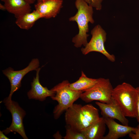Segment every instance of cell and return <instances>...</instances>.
Wrapping results in <instances>:
<instances>
[{"label": "cell", "mask_w": 139, "mask_h": 139, "mask_svg": "<svg viewBox=\"0 0 139 139\" xmlns=\"http://www.w3.org/2000/svg\"><path fill=\"white\" fill-rule=\"evenodd\" d=\"M97 79L87 77L83 71L81 76L75 82L70 84V86L72 90L83 92L93 86L97 82Z\"/></svg>", "instance_id": "obj_16"}, {"label": "cell", "mask_w": 139, "mask_h": 139, "mask_svg": "<svg viewBox=\"0 0 139 139\" xmlns=\"http://www.w3.org/2000/svg\"><path fill=\"white\" fill-rule=\"evenodd\" d=\"M79 104H74L65 111V119L66 125L82 132L90 124L85 119Z\"/></svg>", "instance_id": "obj_8"}, {"label": "cell", "mask_w": 139, "mask_h": 139, "mask_svg": "<svg viewBox=\"0 0 139 139\" xmlns=\"http://www.w3.org/2000/svg\"><path fill=\"white\" fill-rule=\"evenodd\" d=\"M136 89L138 93V97L137 104V115L136 118L139 124V86L136 88Z\"/></svg>", "instance_id": "obj_21"}, {"label": "cell", "mask_w": 139, "mask_h": 139, "mask_svg": "<svg viewBox=\"0 0 139 139\" xmlns=\"http://www.w3.org/2000/svg\"><path fill=\"white\" fill-rule=\"evenodd\" d=\"M41 68H38L36 70L35 77L31 82V88L28 92L27 95L30 99H35L41 101L45 100L48 97H52L55 94V92L51 89L49 90L46 87L43 86L39 81V72Z\"/></svg>", "instance_id": "obj_10"}, {"label": "cell", "mask_w": 139, "mask_h": 139, "mask_svg": "<svg viewBox=\"0 0 139 139\" xmlns=\"http://www.w3.org/2000/svg\"><path fill=\"white\" fill-rule=\"evenodd\" d=\"M66 134L64 139H86L82 132H79L66 125L65 126Z\"/></svg>", "instance_id": "obj_18"}, {"label": "cell", "mask_w": 139, "mask_h": 139, "mask_svg": "<svg viewBox=\"0 0 139 139\" xmlns=\"http://www.w3.org/2000/svg\"><path fill=\"white\" fill-rule=\"evenodd\" d=\"M132 139H139V124L133 131L128 134Z\"/></svg>", "instance_id": "obj_20"}, {"label": "cell", "mask_w": 139, "mask_h": 139, "mask_svg": "<svg viewBox=\"0 0 139 139\" xmlns=\"http://www.w3.org/2000/svg\"><path fill=\"white\" fill-rule=\"evenodd\" d=\"M0 139H8L9 138L7 137L3 133L2 131H0Z\"/></svg>", "instance_id": "obj_22"}, {"label": "cell", "mask_w": 139, "mask_h": 139, "mask_svg": "<svg viewBox=\"0 0 139 139\" xmlns=\"http://www.w3.org/2000/svg\"><path fill=\"white\" fill-rule=\"evenodd\" d=\"M89 5L95 8L97 10L102 9V3L103 0H84Z\"/></svg>", "instance_id": "obj_19"}, {"label": "cell", "mask_w": 139, "mask_h": 139, "mask_svg": "<svg viewBox=\"0 0 139 139\" xmlns=\"http://www.w3.org/2000/svg\"><path fill=\"white\" fill-rule=\"evenodd\" d=\"M75 6L77 11L74 16L69 18L70 21H75L77 24L79 33L72 40L74 46L77 48L82 45L84 47L87 44V38L89 35V23L93 24V7L89 5L84 0H76Z\"/></svg>", "instance_id": "obj_2"}, {"label": "cell", "mask_w": 139, "mask_h": 139, "mask_svg": "<svg viewBox=\"0 0 139 139\" xmlns=\"http://www.w3.org/2000/svg\"><path fill=\"white\" fill-rule=\"evenodd\" d=\"M70 84L68 80H64L51 89L55 93L51 98L58 102L53 112L55 119H58L64 112L71 107L74 102L80 98L83 92L71 89L70 86Z\"/></svg>", "instance_id": "obj_3"}, {"label": "cell", "mask_w": 139, "mask_h": 139, "mask_svg": "<svg viewBox=\"0 0 139 139\" xmlns=\"http://www.w3.org/2000/svg\"><path fill=\"white\" fill-rule=\"evenodd\" d=\"M81 109L86 120L91 125L97 121L100 118L98 110L91 104L82 106Z\"/></svg>", "instance_id": "obj_17"}, {"label": "cell", "mask_w": 139, "mask_h": 139, "mask_svg": "<svg viewBox=\"0 0 139 139\" xmlns=\"http://www.w3.org/2000/svg\"><path fill=\"white\" fill-rule=\"evenodd\" d=\"M103 117L109 130L107 134L103 139H118L128 135L135 128L134 127L120 124L112 118Z\"/></svg>", "instance_id": "obj_11"}, {"label": "cell", "mask_w": 139, "mask_h": 139, "mask_svg": "<svg viewBox=\"0 0 139 139\" xmlns=\"http://www.w3.org/2000/svg\"><path fill=\"white\" fill-rule=\"evenodd\" d=\"M138 97L136 88L124 82L114 88L111 98L126 117L136 118Z\"/></svg>", "instance_id": "obj_1"}, {"label": "cell", "mask_w": 139, "mask_h": 139, "mask_svg": "<svg viewBox=\"0 0 139 139\" xmlns=\"http://www.w3.org/2000/svg\"><path fill=\"white\" fill-rule=\"evenodd\" d=\"M41 18H42L41 14L35 10L32 12L25 13L16 18L15 23L21 29L28 30Z\"/></svg>", "instance_id": "obj_15"}, {"label": "cell", "mask_w": 139, "mask_h": 139, "mask_svg": "<svg viewBox=\"0 0 139 139\" xmlns=\"http://www.w3.org/2000/svg\"><path fill=\"white\" fill-rule=\"evenodd\" d=\"M4 3L6 10L17 18L25 13L31 12L30 4L25 0H1Z\"/></svg>", "instance_id": "obj_13"}, {"label": "cell", "mask_w": 139, "mask_h": 139, "mask_svg": "<svg viewBox=\"0 0 139 139\" xmlns=\"http://www.w3.org/2000/svg\"><path fill=\"white\" fill-rule=\"evenodd\" d=\"M106 126L103 118L100 117L98 120L90 125L82 132L86 139H103Z\"/></svg>", "instance_id": "obj_14"}, {"label": "cell", "mask_w": 139, "mask_h": 139, "mask_svg": "<svg viewBox=\"0 0 139 139\" xmlns=\"http://www.w3.org/2000/svg\"><path fill=\"white\" fill-rule=\"evenodd\" d=\"M91 39L84 48L81 49L82 54L86 55L92 52H97L104 55L108 60L112 62L115 60L114 55L111 54L106 50L105 43L106 40L107 33L99 24L96 25L92 30Z\"/></svg>", "instance_id": "obj_5"}, {"label": "cell", "mask_w": 139, "mask_h": 139, "mask_svg": "<svg viewBox=\"0 0 139 139\" xmlns=\"http://www.w3.org/2000/svg\"><path fill=\"white\" fill-rule=\"evenodd\" d=\"M0 9L2 10H6L5 7L4 5L0 3Z\"/></svg>", "instance_id": "obj_24"}, {"label": "cell", "mask_w": 139, "mask_h": 139, "mask_svg": "<svg viewBox=\"0 0 139 139\" xmlns=\"http://www.w3.org/2000/svg\"><path fill=\"white\" fill-rule=\"evenodd\" d=\"M30 4H33L34 3L36 0H25Z\"/></svg>", "instance_id": "obj_23"}, {"label": "cell", "mask_w": 139, "mask_h": 139, "mask_svg": "<svg viewBox=\"0 0 139 139\" xmlns=\"http://www.w3.org/2000/svg\"><path fill=\"white\" fill-rule=\"evenodd\" d=\"M7 109L11 113L12 121L10 126L2 131L5 134L11 132L18 133L24 139H28L25 133L23 124V119L26 115L25 111L18 103L6 97L3 101Z\"/></svg>", "instance_id": "obj_6"}, {"label": "cell", "mask_w": 139, "mask_h": 139, "mask_svg": "<svg viewBox=\"0 0 139 139\" xmlns=\"http://www.w3.org/2000/svg\"><path fill=\"white\" fill-rule=\"evenodd\" d=\"M37 0V3L39 2H40V1H42L43 0Z\"/></svg>", "instance_id": "obj_25"}, {"label": "cell", "mask_w": 139, "mask_h": 139, "mask_svg": "<svg viewBox=\"0 0 139 139\" xmlns=\"http://www.w3.org/2000/svg\"><path fill=\"white\" fill-rule=\"evenodd\" d=\"M39 65V59L34 58L26 67L22 70L14 71L12 67H9L2 71L3 74L8 78L11 84V90L8 98L11 99L13 93L20 88L21 80L24 76L30 71H36Z\"/></svg>", "instance_id": "obj_7"}, {"label": "cell", "mask_w": 139, "mask_h": 139, "mask_svg": "<svg viewBox=\"0 0 139 139\" xmlns=\"http://www.w3.org/2000/svg\"><path fill=\"white\" fill-rule=\"evenodd\" d=\"M63 2L62 0H43L35 4L34 8L42 18H54L59 13Z\"/></svg>", "instance_id": "obj_9"}, {"label": "cell", "mask_w": 139, "mask_h": 139, "mask_svg": "<svg viewBox=\"0 0 139 139\" xmlns=\"http://www.w3.org/2000/svg\"><path fill=\"white\" fill-rule=\"evenodd\" d=\"M95 103L101 111L102 117L116 119L123 125L128 126V120L118 106L114 102L107 104L97 101Z\"/></svg>", "instance_id": "obj_12"}, {"label": "cell", "mask_w": 139, "mask_h": 139, "mask_svg": "<svg viewBox=\"0 0 139 139\" xmlns=\"http://www.w3.org/2000/svg\"><path fill=\"white\" fill-rule=\"evenodd\" d=\"M113 89L109 79L99 78L93 86L81 94L80 98L86 103L95 100L111 103L113 102L111 96Z\"/></svg>", "instance_id": "obj_4"}]
</instances>
